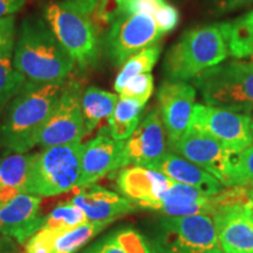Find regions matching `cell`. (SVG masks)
<instances>
[{"mask_svg":"<svg viewBox=\"0 0 253 253\" xmlns=\"http://www.w3.org/2000/svg\"><path fill=\"white\" fill-rule=\"evenodd\" d=\"M65 82L38 84L25 82L9 101L0 120V149L5 154H26L39 144L40 135L54 110Z\"/></svg>","mask_w":253,"mask_h":253,"instance_id":"obj_1","label":"cell"},{"mask_svg":"<svg viewBox=\"0 0 253 253\" xmlns=\"http://www.w3.org/2000/svg\"><path fill=\"white\" fill-rule=\"evenodd\" d=\"M12 62L28 81L38 84H62L75 66L48 24L41 19H26L21 24Z\"/></svg>","mask_w":253,"mask_h":253,"instance_id":"obj_2","label":"cell"},{"mask_svg":"<svg viewBox=\"0 0 253 253\" xmlns=\"http://www.w3.org/2000/svg\"><path fill=\"white\" fill-rule=\"evenodd\" d=\"M99 0H62L45 9L46 21L63 48L81 68L96 61L100 50L95 12Z\"/></svg>","mask_w":253,"mask_h":253,"instance_id":"obj_3","label":"cell"},{"mask_svg":"<svg viewBox=\"0 0 253 253\" xmlns=\"http://www.w3.org/2000/svg\"><path fill=\"white\" fill-rule=\"evenodd\" d=\"M229 49L221 24L186 31L164 59V72L172 81L197 78L207 69L223 62Z\"/></svg>","mask_w":253,"mask_h":253,"instance_id":"obj_4","label":"cell"},{"mask_svg":"<svg viewBox=\"0 0 253 253\" xmlns=\"http://www.w3.org/2000/svg\"><path fill=\"white\" fill-rule=\"evenodd\" d=\"M195 79L207 106L253 114V62L218 63Z\"/></svg>","mask_w":253,"mask_h":253,"instance_id":"obj_5","label":"cell"},{"mask_svg":"<svg viewBox=\"0 0 253 253\" xmlns=\"http://www.w3.org/2000/svg\"><path fill=\"white\" fill-rule=\"evenodd\" d=\"M81 142L54 145L34 154L27 194L52 197L79 188L82 173Z\"/></svg>","mask_w":253,"mask_h":253,"instance_id":"obj_6","label":"cell"},{"mask_svg":"<svg viewBox=\"0 0 253 253\" xmlns=\"http://www.w3.org/2000/svg\"><path fill=\"white\" fill-rule=\"evenodd\" d=\"M160 225L156 253H204L218 246L216 226L210 216L166 217Z\"/></svg>","mask_w":253,"mask_h":253,"instance_id":"obj_7","label":"cell"},{"mask_svg":"<svg viewBox=\"0 0 253 253\" xmlns=\"http://www.w3.org/2000/svg\"><path fill=\"white\" fill-rule=\"evenodd\" d=\"M162 37L151 15L120 14L107 36V53L113 65L119 67L136 53L156 45Z\"/></svg>","mask_w":253,"mask_h":253,"instance_id":"obj_8","label":"cell"},{"mask_svg":"<svg viewBox=\"0 0 253 253\" xmlns=\"http://www.w3.org/2000/svg\"><path fill=\"white\" fill-rule=\"evenodd\" d=\"M170 148L216 177L223 185L231 186V172L237 151L229 150L211 135L189 126L182 137Z\"/></svg>","mask_w":253,"mask_h":253,"instance_id":"obj_9","label":"cell"},{"mask_svg":"<svg viewBox=\"0 0 253 253\" xmlns=\"http://www.w3.org/2000/svg\"><path fill=\"white\" fill-rule=\"evenodd\" d=\"M81 97L80 84L77 82L65 84L58 103L41 131L39 145L42 149L81 142L86 135Z\"/></svg>","mask_w":253,"mask_h":253,"instance_id":"obj_10","label":"cell"},{"mask_svg":"<svg viewBox=\"0 0 253 253\" xmlns=\"http://www.w3.org/2000/svg\"><path fill=\"white\" fill-rule=\"evenodd\" d=\"M250 116L218 107L196 104L190 126L207 132L231 151L252 145Z\"/></svg>","mask_w":253,"mask_h":253,"instance_id":"obj_11","label":"cell"},{"mask_svg":"<svg viewBox=\"0 0 253 253\" xmlns=\"http://www.w3.org/2000/svg\"><path fill=\"white\" fill-rule=\"evenodd\" d=\"M160 113L169 144L176 143L188 130L195 109L196 89L184 81H166L157 93Z\"/></svg>","mask_w":253,"mask_h":253,"instance_id":"obj_12","label":"cell"},{"mask_svg":"<svg viewBox=\"0 0 253 253\" xmlns=\"http://www.w3.org/2000/svg\"><path fill=\"white\" fill-rule=\"evenodd\" d=\"M173 181L163 173L145 167L131 166L119 173L118 186L136 207L160 211Z\"/></svg>","mask_w":253,"mask_h":253,"instance_id":"obj_13","label":"cell"},{"mask_svg":"<svg viewBox=\"0 0 253 253\" xmlns=\"http://www.w3.org/2000/svg\"><path fill=\"white\" fill-rule=\"evenodd\" d=\"M167 151V134L160 109H153L126 141V167H149Z\"/></svg>","mask_w":253,"mask_h":253,"instance_id":"obj_14","label":"cell"},{"mask_svg":"<svg viewBox=\"0 0 253 253\" xmlns=\"http://www.w3.org/2000/svg\"><path fill=\"white\" fill-rule=\"evenodd\" d=\"M41 197L21 194L0 205V233L25 244L43 225L45 217H41Z\"/></svg>","mask_w":253,"mask_h":253,"instance_id":"obj_15","label":"cell"},{"mask_svg":"<svg viewBox=\"0 0 253 253\" xmlns=\"http://www.w3.org/2000/svg\"><path fill=\"white\" fill-rule=\"evenodd\" d=\"M126 141L114 140L108 135L100 134L84 144L82 173L80 186L95 184L109 172L126 168Z\"/></svg>","mask_w":253,"mask_h":253,"instance_id":"obj_16","label":"cell"},{"mask_svg":"<svg viewBox=\"0 0 253 253\" xmlns=\"http://www.w3.org/2000/svg\"><path fill=\"white\" fill-rule=\"evenodd\" d=\"M69 202L84 211L88 221L106 224L132 212L136 207L128 198L95 184L80 186Z\"/></svg>","mask_w":253,"mask_h":253,"instance_id":"obj_17","label":"cell"},{"mask_svg":"<svg viewBox=\"0 0 253 253\" xmlns=\"http://www.w3.org/2000/svg\"><path fill=\"white\" fill-rule=\"evenodd\" d=\"M109 224L87 221L67 231L41 227L25 243V253H77Z\"/></svg>","mask_w":253,"mask_h":253,"instance_id":"obj_18","label":"cell"},{"mask_svg":"<svg viewBox=\"0 0 253 253\" xmlns=\"http://www.w3.org/2000/svg\"><path fill=\"white\" fill-rule=\"evenodd\" d=\"M147 168L163 173L173 182L194 186L204 195L213 196L223 190V184L216 177L184 157L172 153L163 155L160 160Z\"/></svg>","mask_w":253,"mask_h":253,"instance_id":"obj_19","label":"cell"},{"mask_svg":"<svg viewBox=\"0 0 253 253\" xmlns=\"http://www.w3.org/2000/svg\"><path fill=\"white\" fill-rule=\"evenodd\" d=\"M212 219L220 249L230 253H253V221L245 208L217 213Z\"/></svg>","mask_w":253,"mask_h":253,"instance_id":"obj_20","label":"cell"},{"mask_svg":"<svg viewBox=\"0 0 253 253\" xmlns=\"http://www.w3.org/2000/svg\"><path fill=\"white\" fill-rule=\"evenodd\" d=\"M161 212L168 217L183 216H213L211 196L202 194L194 186L173 182L162 202Z\"/></svg>","mask_w":253,"mask_h":253,"instance_id":"obj_21","label":"cell"},{"mask_svg":"<svg viewBox=\"0 0 253 253\" xmlns=\"http://www.w3.org/2000/svg\"><path fill=\"white\" fill-rule=\"evenodd\" d=\"M34 154H5L0 156V205L27 194Z\"/></svg>","mask_w":253,"mask_h":253,"instance_id":"obj_22","label":"cell"},{"mask_svg":"<svg viewBox=\"0 0 253 253\" xmlns=\"http://www.w3.org/2000/svg\"><path fill=\"white\" fill-rule=\"evenodd\" d=\"M118 100L119 96L116 94L93 86L88 87L84 93H82L81 108L86 134L93 131L104 120L108 121Z\"/></svg>","mask_w":253,"mask_h":253,"instance_id":"obj_23","label":"cell"},{"mask_svg":"<svg viewBox=\"0 0 253 253\" xmlns=\"http://www.w3.org/2000/svg\"><path fill=\"white\" fill-rule=\"evenodd\" d=\"M145 103L134 99L119 97L115 109L108 119V134L118 141H126L137 126Z\"/></svg>","mask_w":253,"mask_h":253,"instance_id":"obj_24","label":"cell"},{"mask_svg":"<svg viewBox=\"0 0 253 253\" xmlns=\"http://www.w3.org/2000/svg\"><path fill=\"white\" fill-rule=\"evenodd\" d=\"M84 253H156L147 239L134 229H121L104 237Z\"/></svg>","mask_w":253,"mask_h":253,"instance_id":"obj_25","label":"cell"},{"mask_svg":"<svg viewBox=\"0 0 253 253\" xmlns=\"http://www.w3.org/2000/svg\"><path fill=\"white\" fill-rule=\"evenodd\" d=\"M229 55L236 59L253 54V11L230 23H221Z\"/></svg>","mask_w":253,"mask_h":253,"instance_id":"obj_26","label":"cell"},{"mask_svg":"<svg viewBox=\"0 0 253 253\" xmlns=\"http://www.w3.org/2000/svg\"><path fill=\"white\" fill-rule=\"evenodd\" d=\"M162 47L160 45H154L148 47V48L142 49L141 52L136 53L122 65V68L116 77L114 88L119 91L125 87V84L136 75L144 74V73H150L154 66L156 65L158 58H160Z\"/></svg>","mask_w":253,"mask_h":253,"instance_id":"obj_27","label":"cell"},{"mask_svg":"<svg viewBox=\"0 0 253 253\" xmlns=\"http://www.w3.org/2000/svg\"><path fill=\"white\" fill-rule=\"evenodd\" d=\"M86 214L80 208L71 202L59 204L45 217L43 229L53 231H67L87 223Z\"/></svg>","mask_w":253,"mask_h":253,"instance_id":"obj_28","label":"cell"},{"mask_svg":"<svg viewBox=\"0 0 253 253\" xmlns=\"http://www.w3.org/2000/svg\"><path fill=\"white\" fill-rule=\"evenodd\" d=\"M26 78L14 68L12 60H0V112L20 91Z\"/></svg>","mask_w":253,"mask_h":253,"instance_id":"obj_29","label":"cell"},{"mask_svg":"<svg viewBox=\"0 0 253 253\" xmlns=\"http://www.w3.org/2000/svg\"><path fill=\"white\" fill-rule=\"evenodd\" d=\"M231 186H244L253 189V144L235 154Z\"/></svg>","mask_w":253,"mask_h":253,"instance_id":"obj_30","label":"cell"},{"mask_svg":"<svg viewBox=\"0 0 253 253\" xmlns=\"http://www.w3.org/2000/svg\"><path fill=\"white\" fill-rule=\"evenodd\" d=\"M154 90V78L151 73L136 75L131 78L121 90L119 91L120 97L134 99L140 102L147 103Z\"/></svg>","mask_w":253,"mask_h":253,"instance_id":"obj_31","label":"cell"},{"mask_svg":"<svg viewBox=\"0 0 253 253\" xmlns=\"http://www.w3.org/2000/svg\"><path fill=\"white\" fill-rule=\"evenodd\" d=\"M17 28L13 15L0 18V60H11L14 53Z\"/></svg>","mask_w":253,"mask_h":253,"instance_id":"obj_32","label":"cell"},{"mask_svg":"<svg viewBox=\"0 0 253 253\" xmlns=\"http://www.w3.org/2000/svg\"><path fill=\"white\" fill-rule=\"evenodd\" d=\"M154 20L161 33L166 34L175 30L179 23V13L175 6L167 4L162 6L154 15Z\"/></svg>","mask_w":253,"mask_h":253,"instance_id":"obj_33","label":"cell"},{"mask_svg":"<svg viewBox=\"0 0 253 253\" xmlns=\"http://www.w3.org/2000/svg\"><path fill=\"white\" fill-rule=\"evenodd\" d=\"M166 4V0H128L120 9V14L144 13L154 17L158 9Z\"/></svg>","mask_w":253,"mask_h":253,"instance_id":"obj_34","label":"cell"},{"mask_svg":"<svg viewBox=\"0 0 253 253\" xmlns=\"http://www.w3.org/2000/svg\"><path fill=\"white\" fill-rule=\"evenodd\" d=\"M128 0H101L97 5L96 18L102 23H110L119 17L120 9Z\"/></svg>","mask_w":253,"mask_h":253,"instance_id":"obj_35","label":"cell"},{"mask_svg":"<svg viewBox=\"0 0 253 253\" xmlns=\"http://www.w3.org/2000/svg\"><path fill=\"white\" fill-rule=\"evenodd\" d=\"M210 1L212 2L217 12L225 13V12L233 11V9L242 7V6L252 4L253 0H210Z\"/></svg>","mask_w":253,"mask_h":253,"instance_id":"obj_36","label":"cell"},{"mask_svg":"<svg viewBox=\"0 0 253 253\" xmlns=\"http://www.w3.org/2000/svg\"><path fill=\"white\" fill-rule=\"evenodd\" d=\"M26 0H0V18L13 15L20 11Z\"/></svg>","mask_w":253,"mask_h":253,"instance_id":"obj_37","label":"cell"},{"mask_svg":"<svg viewBox=\"0 0 253 253\" xmlns=\"http://www.w3.org/2000/svg\"><path fill=\"white\" fill-rule=\"evenodd\" d=\"M0 253H17L13 239L0 233Z\"/></svg>","mask_w":253,"mask_h":253,"instance_id":"obj_38","label":"cell"},{"mask_svg":"<svg viewBox=\"0 0 253 253\" xmlns=\"http://www.w3.org/2000/svg\"><path fill=\"white\" fill-rule=\"evenodd\" d=\"M245 211L250 217V219L253 221V189H251V197H250V201L248 202L245 207Z\"/></svg>","mask_w":253,"mask_h":253,"instance_id":"obj_39","label":"cell"},{"mask_svg":"<svg viewBox=\"0 0 253 253\" xmlns=\"http://www.w3.org/2000/svg\"><path fill=\"white\" fill-rule=\"evenodd\" d=\"M204 253H230V252H226V251H224L223 249H220V248H213V249H211V250H209V251H207V252H204Z\"/></svg>","mask_w":253,"mask_h":253,"instance_id":"obj_40","label":"cell"},{"mask_svg":"<svg viewBox=\"0 0 253 253\" xmlns=\"http://www.w3.org/2000/svg\"><path fill=\"white\" fill-rule=\"evenodd\" d=\"M250 120H251V121H250V128H251V134H252V138H253V114L250 116Z\"/></svg>","mask_w":253,"mask_h":253,"instance_id":"obj_41","label":"cell"},{"mask_svg":"<svg viewBox=\"0 0 253 253\" xmlns=\"http://www.w3.org/2000/svg\"><path fill=\"white\" fill-rule=\"evenodd\" d=\"M251 59H252V61H253V54L251 55Z\"/></svg>","mask_w":253,"mask_h":253,"instance_id":"obj_42","label":"cell"}]
</instances>
